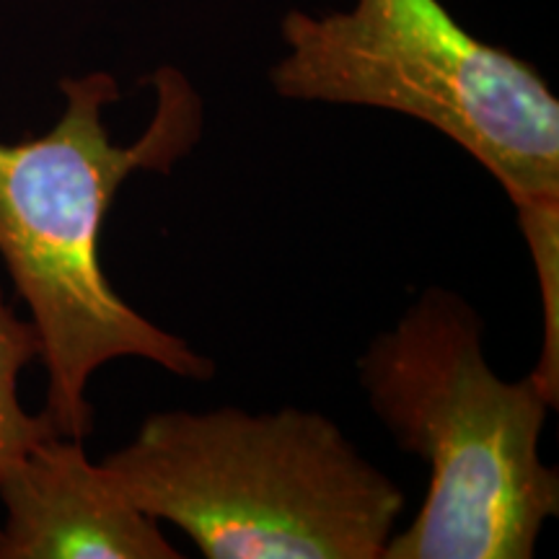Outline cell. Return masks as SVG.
Wrapping results in <instances>:
<instances>
[{"label":"cell","mask_w":559,"mask_h":559,"mask_svg":"<svg viewBox=\"0 0 559 559\" xmlns=\"http://www.w3.org/2000/svg\"><path fill=\"white\" fill-rule=\"evenodd\" d=\"M481 334L469 300L428 288L358 360L370 409L430 466L428 498L383 559H531L559 513V474L539 456L557 404L534 376L502 381Z\"/></svg>","instance_id":"obj_3"},{"label":"cell","mask_w":559,"mask_h":559,"mask_svg":"<svg viewBox=\"0 0 559 559\" xmlns=\"http://www.w3.org/2000/svg\"><path fill=\"white\" fill-rule=\"evenodd\" d=\"M148 128L117 145L104 107L120 99L115 75L62 79L58 124L45 135L0 143V260L26 300L47 370L41 415L62 438L94 428L91 376L120 358H143L174 376L210 381L215 362L160 330L111 288L99 260V234L115 194L135 171L169 174L202 135V99L179 68L153 70Z\"/></svg>","instance_id":"obj_1"},{"label":"cell","mask_w":559,"mask_h":559,"mask_svg":"<svg viewBox=\"0 0 559 559\" xmlns=\"http://www.w3.org/2000/svg\"><path fill=\"white\" fill-rule=\"evenodd\" d=\"M270 70L283 99L386 109L436 128L500 181L539 275L544 349L559 347V102L531 62L487 45L440 0L288 11Z\"/></svg>","instance_id":"obj_2"},{"label":"cell","mask_w":559,"mask_h":559,"mask_svg":"<svg viewBox=\"0 0 559 559\" xmlns=\"http://www.w3.org/2000/svg\"><path fill=\"white\" fill-rule=\"evenodd\" d=\"M0 559L181 557L79 438L34 445L0 481Z\"/></svg>","instance_id":"obj_5"},{"label":"cell","mask_w":559,"mask_h":559,"mask_svg":"<svg viewBox=\"0 0 559 559\" xmlns=\"http://www.w3.org/2000/svg\"><path fill=\"white\" fill-rule=\"evenodd\" d=\"M41 353L34 321H24L0 296V481L41 440L58 436L45 415L21 407L19 376Z\"/></svg>","instance_id":"obj_6"},{"label":"cell","mask_w":559,"mask_h":559,"mask_svg":"<svg viewBox=\"0 0 559 559\" xmlns=\"http://www.w3.org/2000/svg\"><path fill=\"white\" fill-rule=\"evenodd\" d=\"M207 559H379L404 492L321 412H153L102 461Z\"/></svg>","instance_id":"obj_4"}]
</instances>
